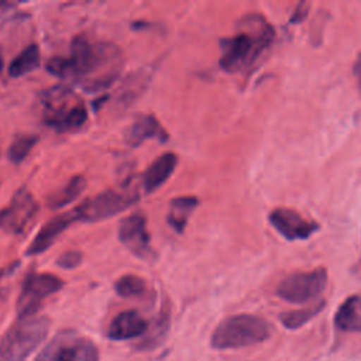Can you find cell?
<instances>
[{"instance_id": "484cf974", "label": "cell", "mask_w": 361, "mask_h": 361, "mask_svg": "<svg viewBox=\"0 0 361 361\" xmlns=\"http://www.w3.org/2000/svg\"><path fill=\"white\" fill-rule=\"evenodd\" d=\"M354 73L357 76V80H358V85H360V89H361V54L358 55L357 62L354 65Z\"/></svg>"}, {"instance_id": "3957f363", "label": "cell", "mask_w": 361, "mask_h": 361, "mask_svg": "<svg viewBox=\"0 0 361 361\" xmlns=\"http://www.w3.org/2000/svg\"><path fill=\"white\" fill-rule=\"evenodd\" d=\"M45 123L56 131H73L87 120V111L80 99L68 87L54 86L41 94Z\"/></svg>"}, {"instance_id": "d6986e66", "label": "cell", "mask_w": 361, "mask_h": 361, "mask_svg": "<svg viewBox=\"0 0 361 361\" xmlns=\"http://www.w3.org/2000/svg\"><path fill=\"white\" fill-rule=\"evenodd\" d=\"M86 186V180L82 176L71 178L62 188L55 190L48 197V206L51 209H61L73 200H76Z\"/></svg>"}, {"instance_id": "5b68a950", "label": "cell", "mask_w": 361, "mask_h": 361, "mask_svg": "<svg viewBox=\"0 0 361 361\" xmlns=\"http://www.w3.org/2000/svg\"><path fill=\"white\" fill-rule=\"evenodd\" d=\"M49 320L42 316L20 319L0 341V361H24L44 341Z\"/></svg>"}, {"instance_id": "6da1fadb", "label": "cell", "mask_w": 361, "mask_h": 361, "mask_svg": "<svg viewBox=\"0 0 361 361\" xmlns=\"http://www.w3.org/2000/svg\"><path fill=\"white\" fill-rule=\"evenodd\" d=\"M123 66L121 51L107 42L92 44L85 35L72 39L68 58L55 56L47 71L62 79H75L87 92H100L113 85Z\"/></svg>"}, {"instance_id": "9c48e42d", "label": "cell", "mask_w": 361, "mask_h": 361, "mask_svg": "<svg viewBox=\"0 0 361 361\" xmlns=\"http://www.w3.org/2000/svg\"><path fill=\"white\" fill-rule=\"evenodd\" d=\"M37 361H99V350L86 337H56Z\"/></svg>"}, {"instance_id": "603a6c76", "label": "cell", "mask_w": 361, "mask_h": 361, "mask_svg": "<svg viewBox=\"0 0 361 361\" xmlns=\"http://www.w3.org/2000/svg\"><path fill=\"white\" fill-rule=\"evenodd\" d=\"M145 281L137 275H123L117 279L114 289L123 298H135L141 296L145 292Z\"/></svg>"}, {"instance_id": "d4e9b609", "label": "cell", "mask_w": 361, "mask_h": 361, "mask_svg": "<svg viewBox=\"0 0 361 361\" xmlns=\"http://www.w3.org/2000/svg\"><path fill=\"white\" fill-rule=\"evenodd\" d=\"M83 257H82V252L80 251H76V250H72V251H66L65 254H62L59 258H58V265L62 267V268H66V269H72V268H76L78 265H80Z\"/></svg>"}, {"instance_id": "52a82bcc", "label": "cell", "mask_w": 361, "mask_h": 361, "mask_svg": "<svg viewBox=\"0 0 361 361\" xmlns=\"http://www.w3.org/2000/svg\"><path fill=\"white\" fill-rule=\"evenodd\" d=\"M327 285V272L317 268L309 272H295L281 281L276 293L286 302L305 303L316 299Z\"/></svg>"}, {"instance_id": "44dd1931", "label": "cell", "mask_w": 361, "mask_h": 361, "mask_svg": "<svg viewBox=\"0 0 361 361\" xmlns=\"http://www.w3.org/2000/svg\"><path fill=\"white\" fill-rule=\"evenodd\" d=\"M324 306V302H319L313 306H309L306 309H299V310H292V312H286L281 314V322L283 323V326H286L288 329H298L302 324L307 323L313 316H316Z\"/></svg>"}, {"instance_id": "7c38bea8", "label": "cell", "mask_w": 361, "mask_h": 361, "mask_svg": "<svg viewBox=\"0 0 361 361\" xmlns=\"http://www.w3.org/2000/svg\"><path fill=\"white\" fill-rule=\"evenodd\" d=\"M269 223L272 227L286 240H306L314 231H317L319 224L309 221L302 217L296 210L278 207L269 213Z\"/></svg>"}, {"instance_id": "83f0119b", "label": "cell", "mask_w": 361, "mask_h": 361, "mask_svg": "<svg viewBox=\"0 0 361 361\" xmlns=\"http://www.w3.org/2000/svg\"><path fill=\"white\" fill-rule=\"evenodd\" d=\"M3 72V58H1V55H0V73Z\"/></svg>"}, {"instance_id": "e0dca14e", "label": "cell", "mask_w": 361, "mask_h": 361, "mask_svg": "<svg viewBox=\"0 0 361 361\" xmlns=\"http://www.w3.org/2000/svg\"><path fill=\"white\" fill-rule=\"evenodd\" d=\"M197 199L195 196H179L171 200L169 210L166 216L168 224L176 231L182 233L188 224L192 212L197 206Z\"/></svg>"}, {"instance_id": "9a60e30c", "label": "cell", "mask_w": 361, "mask_h": 361, "mask_svg": "<svg viewBox=\"0 0 361 361\" xmlns=\"http://www.w3.org/2000/svg\"><path fill=\"white\" fill-rule=\"evenodd\" d=\"M147 329L148 324L138 312L124 310L111 320L107 329V336L110 340L116 341L131 340L145 334Z\"/></svg>"}, {"instance_id": "ffe728a7", "label": "cell", "mask_w": 361, "mask_h": 361, "mask_svg": "<svg viewBox=\"0 0 361 361\" xmlns=\"http://www.w3.org/2000/svg\"><path fill=\"white\" fill-rule=\"evenodd\" d=\"M39 65V49L35 44L24 48L10 63L8 75L13 78H20L35 71Z\"/></svg>"}, {"instance_id": "7402d4cb", "label": "cell", "mask_w": 361, "mask_h": 361, "mask_svg": "<svg viewBox=\"0 0 361 361\" xmlns=\"http://www.w3.org/2000/svg\"><path fill=\"white\" fill-rule=\"evenodd\" d=\"M37 142H38V137L37 135L24 134V135L16 137L14 141L8 147V152H7L8 159L13 164L23 162L25 159V157L31 152V149L34 148V145Z\"/></svg>"}, {"instance_id": "ba28073f", "label": "cell", "mask_w": 361, "mask_h": 361, "mask_svg": "<svg viewBox=\"0 0 361 361\" xmlns=\"http://www.w3.org/2000/svg\"><path fill=\"white\" fill-rule=\"evenodd\" d=\"M62 286H63V282L56 275L35 274V272L30 274L23 283L21 295L17 302V310H18L20 319L32 316L39 307L41 302L47 296L58 292Z\"/></svg>"}, {"instance_id": "30bf717a", "label": "cell", "mask_w": 361, "mask_h": 361, "mask_svg": "<svg viewBox=\"0 0 361 361\" xmlns=\"http://www.w3.org/2000/svg\"><path fill=\"white\" fill-rule=\"evenodd\" d=\"M38 204L27 189H18L10 204L0 210V230L8 234H21L34 219Z\"/></svg>"}, {"instance_id": "277c9868", "label": "cell", "mask_w": 361, "mask_h": 361, "mask_svg": "<svg viewBox=\"0 0 361 361\" xmlns=\"http://www.w3.org/2000/svg\"><path fill=\"white\" fill-rule=\"evenodd\" d=\"M269 329L262 317L254 314H234L221 320L212 334L210 344L217 350L252 345L267 340Z\"/></svg>"}, {"instance_id": "7a4b0ae2", "label": "cell", "mask_w": 361, "mask_h": 361, "mask_svg": "<svg viewBox=\"0 0 361 361\" xmlns=\"http://www.w3.org/2000/svg\"><path fill=\"white\" fill-rule=\"evenodd\" d=\"M240 27L238 34L220 41V66L230 73L250 68L274 38L272 27L258 14L247 16Z\"/></svg>"}, {"instance_id": "8fae6325", "label": "cell", "mask_w": 361, "mask_h": 361, "mask_svg": "<svg viewBox=\"0 0 361 361\" xmlns=\"http://www.w3.org/2000/svg\"><path fill=\"white\" fill-rule=\"evenodd\" d=\"M118 238L135 257L149 259L154 255L145 217L140 213L131 214L121 220L118 227Z\"/></svg>"}, {"instance_id": "8992f818", "label": "cell", "mask_w": 361, "mask_h": 361, "mask_svg": "<svg viewBox=\"0 0 361 361\" xmlns=\"http://www.w3.org/2000/svg\"><path fill=\"white\" fill-rule=\"evenodd\" d=\"M137 200L133 193H121L116 190H106L93 197L86 199L83 203L73 209L76 221L94 223L110 219L120 212L126 210Z\"/></svg>"}, {"instance_id": "cb8c5ba5", "label": "cell", "mask_w": 361, "mask_h": 361, "mask_svg": "<svg viewBox=\"0 0 361 361\" xmlns=\"http://www.w3.org/2000/svg\"><path fill=\"white\" fill-rule=\"evenodd\" d=\"M168 323H169V319H168V313H162L159 316V319L157 320V324H155V329H154V333L151 336H148V338L142 343V348L144 347H148L151 348L152 345H157V338H162L164 334L166 333V329H168Z\"/></svg>"}, {"instance_id": "2e32d148", "label": "cell", "mask_w": 361, "mask_h": 361, "mask_svg": "<svg viewBox=\"0 0 361 361\" xmlns=\"http://www.w3.org/2000/svg\"><path fill=\"white\" fill-rule=\"evenodd\" d=\"M178 165V157L173 152H165L159 155L145 171L142 176V185L145 192L151 193L162 186L173 173Z\"/></svg>"}, {"instance_id": "4316f807", "label": "cell", "mask_w": 361, "mask_h": 361, "mask_svg": "<svg viewBox=\"0 0 361 361\" xmlns=\"http://www.w3.org/2000/svg\"><path fill=\"white\" fill-rule=\"evenodd\" d=\"M305 16H306V13H303V10H299V6H298V8H296V11H295V16L292 17L290 21H299V20L303 18Z\"/></svg>"}, {"instance_id": "5bb4252c", "label": "cell", "mask_w": 361, "mask_h": 361, "mask_svg": "<svg viewBox=\"0 0 361 361\" xmlns=\"http://www.w3.org/2000/svg\"><path fill=\"white\" fill-rule=\"evenodd\" d=\"M76 221L73 210L58 214L48 220L44 227L38 231V234L34 237V240L27 247V255H37L49 248V245L58 238V235L65 231L71 223Z\"/></svg>"}, {"instance_id": "ac0fdd59", "label": "cell", "mask_w": 361, "mask_h": 361, "mask_svg": "<svg viewBox=\"0 0 361 361\" xmlns=\"http://www.w3.org/2000/svg\"><path fill=\"white\" fill-rule=\"evenodd\" d=\"M334 322L344 331H361V296L347 298L338 307Z\"/></svg>"}, {"instance_id": "4fadbf2b", "label": "cell", "mask_w": 361, "mask_h": 361, "mask_svg": "<svg viewBox=\"0 0 361 361\" xmlns=\"http://www.w3.org/2000/svg\"><path fill=\"white\" fill-rule=\"evenodd\" d=\"M155 138L159 142L168 141V133L159 121L151 114H138L124 133V141L128 147H138L144 141Z\"/></svg>"}]
</instances>
